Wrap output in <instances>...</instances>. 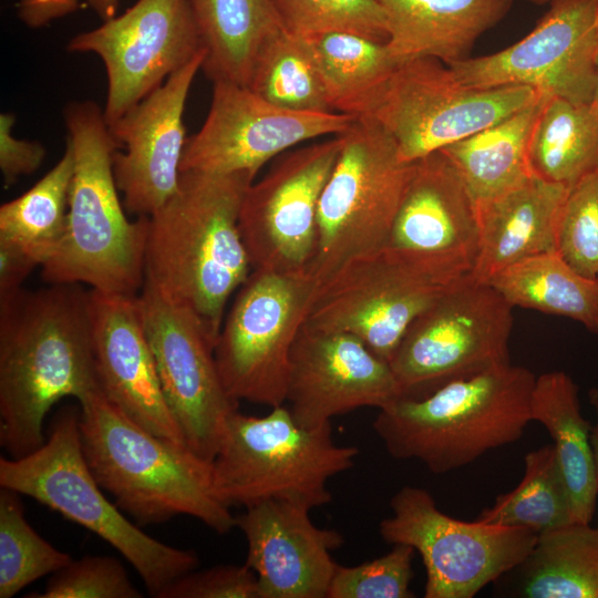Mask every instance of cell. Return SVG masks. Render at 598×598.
<instances>
[{
	"label": "cell",
	"mask_w": 598,
	"mask_h": 598,
	"mask_svg": "<svg viewBox=\"0 0 598 598\" xmlns=\"http://www.w3.org/2000/svg\"><path fill=\"white\" fill-rule=\"evenodd\" d=\"M163 394L187 446L213 462L238 401L226 391L199 319L144 280L137 293Z\"/></svg>",
	"instance_id": "cell-14"
},
{
	"label": "cell",
	"mask_w": 598,
	"mask_h": 598,
	"mask_svg": "<svg viewBox=\"0 0 598 598\" xmlns=\"http://www.w3.org/2000/svg\"><path fill=\"white\" fill-rule=\"evenodd\" d=\"M20 494L0 489V598H11L33 581L53 575L73 559L29 524Z\"/></svg>",
	"instance_id": "cell-36"
},
{
	"label": "cell",
	"mask_w": 598,
	"mask_h": 598,
	"mask_svg": "<svg viewBox=\"0 0 598 598\" xmlns=\"http://www.w3.org/2000/svg\"><path fill=\"white\" fill-rule=\"evenodd\" d=\"M513 307L471 275L451 286L409 327L390 365L402 396L511 363Z\"/></svg>",
	"instance_id": "cell-11"
},
{
	"label": "cell",
	"mask_w": 598,
	"mask_h": 598,
	"mask_svg": "<svg viewBox=\"0 0 598 598\" xmlns=\"http://www.w3.org/2000/svg\"><path fill=\"white\" fill-rule=\"evenodd\" d=\"M63 116L74 162L68 223L42 277L135 296L145 280L148 217L131 221L124 213L113 171L117 144L103 110L94 101H75Z\"/></svg>",
	"instance_id": "cell-3"
},
{
	"label": "cell",
	"mask_w": 598,
	"mask_h": 598,
	"mask_svg": "<svg viewBox=\"0 0 598 598\" xmlns=\"http://www.w3.org/2000/svg\"><path fill=\"white\" fill-rule=\"evenodd\" d=\"M455 282L385 246L348 261L321 282L305 324L352 333L390 363L412 322Z\"/></svg>",
	"instance_id": "cell-13"
},
{
	"label": "cell",
	"mask_w": 598,
	"mask_h": 598,
	"mask_svg": "<svg viewBox=\"0 0 598 598\" xmlns=\"http://www.w3.org/2000/svg\"><path fill=\"white\" fill-rule=\"evenodd\" d=\"M156 598H259L255 573L246 565L190 570L162 588Z\"/></svg>",
	"instance_id": "cell-41"
},
{
	"label": "cell",
	"mask_w": 598,
	"mask_h": 598,
	"mask_svg": "<svg viewBox=\"0 0 598 598\" xmlns=\"http://www.w3.org/2000/svg\"><path fill=\"white\" fill-rule=\"evenodd\" d=\"M524 461L525 471L519 484L498 495L476 520L526 528L537 535L575 522L553 444L529 451Z\"/></svg>",
	"instance_id": "cell-35"
},
{
	"label": "cell",
	"mask_w": 598,
	"mask_h": 598,
	"mask_svg": "<svg viewBox=\"0 0 598 598\" xmlns=\"http://www.w3.org/2000/svg\"><path fill=\"white\" fill-rule=\"evenodd\" d=\"M80 0H19V19L29 28L39 29L53 20L75 12Z\"/></svg>",
	"instance_id": "cell-44"
},
{
	"label": "cell",
	"mask_w": 598,
	"mask_h": 598,
	"mask_svg": "<svg viewBox=\"0 0 598 598\" xmlns=\"http://www.w3.org/2000/svg\"><path fill=\"white\" fill-rule=\"evenodd\" d=\"M597 4H598V0H597ZM597 22H598V12H597Z\"/></svg>",
	"instance_id": "cell-49"
},
{
	"label": "cell",
	"mask_w": 598,
	"mask_h": 598,
	"mask_svg": "<svg viewBox=\"0 0 598 598\" xmlns=\"http://www.w3.org/2000/svg\"><path fill=\"white\" fill-rule=\"evenodd\" d=\"M540 94L527 86L472 87L442 61L413 58L400 63L362 117L393 140L403 162L413 163L497 123Z\"/></svg>",
	"instance_id": "cell-10"
},
{
	"label": "cell",
	"mask_w": 598,
	"mask_h": 598,
	"mask_svg": "<svg viewBox=\"0 0 598 598\" xmlns=\"http://www.w3.org/2000/svg\"><path fill=\"white\" fill-rule=\"evenodd\" d=\"M90 291L94 357L102 393L148 432L187 445L162 391L137 295Z\"/></svg>",
	"instance_id": "cell-23"
},
{
	"label": "cell",
	"mask_w": 598,
	"mask_h": 598,
	"mask_svg": "<svg viewBox=\"0 0 598 598\" xmlns=\"http://www.w3.org/2000/svg\"><path fill=\"white\" fill-rule=\"evenodd\" d=\"M415 163L403 162L393 140L368 117L342 133L320 197L308 268L319 285L348 261L386 246Z\"/></svg>",
	"instance_id": "cell-8"
},
{
	"label": "cell",
	"mask_w": 598,
	"mask_h": 598,
	"mask_svg": "<svg viewBox=\"0 0 598 598\" xmlns=\"http://www.w3.org/2000/svg\"><path fill=\"white\" fill-rule=\"evenodd\" d=\"M597 12V0H554L516 43L448 66L472 87L527 86L575 104H590L598 87Z\"/></svg>",
	"instance_id": "cell-16"
},
{
	"label": "cell",
	"mask_w": 598,
	"mask_h": 598,
	"mask_svg": "<svg viewBox=\"0 0 598 598\" xmlns=\"http://www.w3.org/2000/svg\"><path fill=\"white\" fill-rule=\"evenodd\" d=\"M568 190L533 174L519 186L477 206L480 245L471 276L488 282L517 262L556 251Z\"/></svg>",
	"instance_id": "cell-24"
},
{
	"label": "cell",
	"mask_w": 598,
	"mask_h": 598,
	"mask_svg": "<svg viewBox=\"0 0 598 598\" xmlns=\"http://www.w3.org/2000/svg\"><path fill=\"white\" fill-rule=\"evenodd\" d=\"M478 245L477 208L453 164L441 151L416 161L386 246L454 282L472 274Z\"/></svg>",
	"instance_id": "cell-21"
},
{
	"label": "cell",
	"mask_w": 598,
	"mask_h": 598,
	"mask_svg": "<svg viewBox=\"0 0 598 598\" xmlns=\"http://www.w3.org/2000/svg\"><path fill=\"white\" fill-rule=\"evenodd\" d=\"M532 421L539 422L553 446L569 493L574 520L590 524L598 497L590 423L581 415L578 386L564 371L535 379L530 400Z\"/></svg>",
	"instance_id": "cell-27"
},
{
	"label": "cell",
	"mask_w": 598,
	"mask_h": 598,
	"mask_svg": "<svg viewBox=\"0 0 598 598\" xmlns=\"http://www.w3.org/2000/svg\"><path fill=\"white\" fill-rule=\"evenodd\" d=\"M38 266L37 260L20 246L0 239V298L22 289V283Z\"/></svg>",
	"instance_id": "cell-43"
},
{
	"label": "cell",
	"mask_w": 598,
	"mask_h": 598,
	"mask_svg": "<svg viewBox=\"0 0 598 598\" xmlns=\"http://www.w3.org/2000/svg\"><path fill=\"white\" fill-rule=\"evenodd\" d=\"M333 112L362 117L400 65L386 42L344 32L308 38Z\"/></svg>",
	"instance_id": "cell-30"
},
{
	"label": "cell",
	"mask_w": 598,
	"mask_h": 598,
	"mask_svg": "<svg viewBox=\"0 0 598 598\" xmlns=\"http://www.w3.org/2000/svg\"><path fill=\"white\" fill-rule=\"evenodd\" d=\"M86 462L115 504L138 525L194 517L218 534L236 527L217 496L213 462L187 445L162 439L127 417L101 390L79 401Z\"/></svg>",
	"instance_id": "cell-4"
},
{
	"label": "cell",
	"mask_w": 598,
	"mask_h": 598,
	"mask_svg": "<svg viewBox=\"0 0 598 598\" xmlns=\"http://www.w3.org/2000/svg\"><path fill=\"white\" fill-rule=\"evenodd\" d=\"M247 86L267 102L286 110L333 112L310 40L286 29L261 45Z\"/></svg>",
	"instance_id": "cell-34"
},
{
	"label": "cell",
	"mask_w": 598,
	"mask_h": 598,
	"mask_svg": "<svg viewBox=\"0 0 598 598\" xmlns=\"http://www.w3.org/2000/svg\"><path fill=\"white\" fill-rule=\"evenodd\" d=\"M589 402L596 411L597 421L594 426H591L590 432V443L594 455V464L597 480V489H598V384L592 386L588 393Z\"/></svg>",
	"instance_id": "cell-45"
},
{
	"label": "cell",
	"mask_w": 598,
	"mask_h": 598,
	"mask_svg": "<svg viewBox=\"0 0 598 598\" xmlns=\"http://www.w3.org/2000/svg\"><path fill=\"white\" fill-rule=\"evenodd\" d=\"M379 534L411 546L426 571L425 598H472L519 565L534 547L530 529L464 522L441 512L424 488L403 486L390 502Z\"/></svg>",
	"instance_id": "cell-12"
},
{
	"label": "cell",
	"mask_w": 598,
	"mask_h": 598,
	"mask_svg": "<svg viewBox=\"0 0 598 598\" xmlns=\"http://www.w3.org/2000/svg\"><path fill=\"white\" fill-rule=\"evenodd\" d=\"M122 563L112 556L89 555L72 559L51 575L42 592L29 598H141Z\"/></svg>",
	"instance_id": "cell-40"
},
{
	"label": "cell",
	"mask_w": 598,
	"mask_h": 598,
	"mask_svg": "<svg viewBox=\"0 0 598 598\" xmlns=\"http://www.w3.org/2000/svg\"><path fill=\"white\" fill-rule=\"evenodd\" d=\"M388 45L401 62L434 58L450 65L470 58L476 41L511 11L514 0H379Z\"/></svg>",
	"instance_id": "cell-25"
},
{
	"label": "cell",
	"mask_w": 598,
	"mask_h": 598,
	"mask_svg": "<svg viewBox=\"0 0 598 598\" xmlns=\"http://www.w3.org/2000/svg\"><path fill=\"white\" fill-rule=\"evenodd\" d=\"M509 592L524 598H598V527L573 522L538 534L513 568Z\"/></svg>",
	"instance_id": "cell-29"
},
{
	"label": "cell",
	"mask_w": 598,
	"mask_h": 598,
	"mask_svg": "<svg viewBox=\"0 0 598 598\" xmlns=\"http://www.w3.org/2000/svg\"><path fill=\"white\" fill-rule=\"evenodd\" d=\"M283 28L310 38L344 32L386 42L384 10L379 0H272Z\"/></svg>",
	"instance_id": "cell-37"
},
{
	"label": "cell",
	"mask_w": 598,
	"mask_h": 598,
	"mask_svg": "<svg viewBox=\"0 0 598 598\" xmlns=\"http://www.w3.org/2000/svg\"><path fill=\"white\" fill-rule=\"evenodd\" d=\"M213 81L248 84L261 45L285 29L272 0H188Z\"/></svg>",
	"instance_id": "cell-28"
},
{
	"label": "cell",
	"mask_w": 598,
	"mask_h": 598,
	"mask_svg": "<svg viewBox=\"0 0 598 598\" xmlns=\"http://www.w3.org/2000/svg\"><path fill=\"white\" fill-rule=\"evenodd\" d=\"M488 283L513 308L569 318L598 332V281L577 272L557 251L517 262Z\"/></svg>",
	"instance_id": "cell-31"
},
{
	"label": "cell",
	"mask_w": 598,
	"mask_h": 598,
	"mask_svg": "<svg viewBox=\"0 0 598 598\" xmlns=\"http://www.w3.org/2000/svg\"><path fill=\"white\" fill-rule=\"evenodd\" d=\"M342 134L281 154L245 193L239 230L252 269L308 271L317 243L322 190Z\"/></svg>",
	"instance_id": "cell-17"
},
{
	"label": "cell",
	"mask_w": 598,
	"mask_h": 598,
	"mask_svg": "<svg viewBox=\"0 0 598 598\" xmlns=\"http://www.w3.org/2000/svg\"><path fill=\"white\" fill-rule=\"evenodd\" d=\"M120 1L121 0H87V3L102 21H105L116 16Z\"/></svg>",
	"instance_id": "cell-46"
},
{
	"label": "cell",
	"mask_w": 598,
	"mask_h": 598,
	"mask_svg": "<svg viewBox=\"0 0 598 598\" xmlns=\"http://www.w3.org/2000/svg\"><path fill=\"white\" fill-rule=\"evenodd\" d=\"M390 363L352 333L303 323L293 343L286 402L302 426L317 427L360 409H382L401 398Z\"/></svg>",
	"instance_id": "cell-20"
},
{
	"label": "cell",
	"mask_w": 598,
	"mask_h": 598,
	"mask_svg": "<svg viewBox=\"0 0 598 598\" xmlns=\"http://www.w3.org/2000/svg\"><path fill=\"white\" fill-rule=\"evenodd\" d=\"M96 390L91 291L49 283L0 298V445L10 457L44 443L55 403Z\"/></svg>",
	"instance_id": "cell-1"
},
{
	"label": "cell",
	"mask_w": 598,
	"mask_h": 598,
	"mask_svg": "<svg viewBox=\"0 0 598 598\" xmlns=\"http://www.w3.org/2000/svg\"><path fill=\"white\" fill-rule=\"evenodd\" d=\"M529 3H533V4H536V6H544V4H549L551 1L554 0H525Z\"/></svg>",
	"instance_id": "cell-48"
},
{
	"label": "cell",
	"mask_w": 598,
	"mask_h": 598,
	"mask_svg": "<svg viewBox=\"0 0 598 598\" xmlns=\"http://www.w3.org/2000/svg\"><path fill=\"white\" fill-rule=\"evenodd\" d=\"M310 508L265 501L236 516L248 545L246 565L255 573L259 598H327L337 563L331 553L342 535L316 526Z\"/></svg>",
	"instance_id": "cell-22"
},
{
	"label": "cell",
	"mask_w": 598,
	"mask_h": 598,
	"mask_svg": "<svg viewBox=\"0 0 598 598\" xmlns=\"http://www.w3.org/2000/svg\"><path fill=\"white\" fill-rule=\"evenodd\" d=\"M206 51L110 124L117 150L113 171L125 210L148 217L177 190L186 145L184 111Z\"/></svg>",
	"instance_id": "cell-19"
},
{
	"label": "cell",
	"mask_w": 598,
	"mask_h": 598,
	"mask_svg": "<svg viewBox=\"0 0 598 598\" xmlns=\"http://www.w3.org/2000/svg\"><path fill=\"white\" fill-rule=\"evenodd\" d=\"M357 118L286 110L246 85L215 81L206 120L186 141L181 173H246L255 179L272 158L310 140L342 134Z\"/></svg>",
	"instance_id": "cell-18"
},
{
	"label": "cell",
	"mask_w": 598,
	"mask_h": 598,
	"mask_svg": "<svg viewBox=\"0 0 598 598\" xmlns=\"http://www.w3.org/2000/svg\"><path fill=\"white\" fill-rule=\"evenodd\" d=\"M556 251L577 272L598 281V168L569 188Z\"/></svg>",
	"instance_id": "cell-38"
},
{
	"label": "cell",
	"mask_w": 598,
	"mask_h": 598,
	"mask_svg": "<svg viewBox=\"0 0 598 598\" xmlns=\"http://www.w3.org/2000/svg\"><path fill=\"white\" fill-rule=\"evenodd\" d=\"M359 450L334 442L331 423L306 427L285 405L262 416L235 411L213 461L214 488L228 507L285 501L327 505L328 483L353 467Z\"/></svg>",
	"instance_id": "cell-7"
},
{
	"label": "cell",
	"mask_w": 598,
	"mask_h": 598,
	"mask_svg": "<svg viewBox=\"0 0 598 598\" xmlns=\"http://www.w3.org/2000/svg\"><path fill=\"white\" fill-rule=\"evenodd\" d=\"M318 286L308 271L251 270L236 291L214 349L234 400L285 404L291 350Z\"/></svg>",
	"instance_id": "cell-9"
},
{
	"label": "cell",
	"mask_w": 598,
	"mask_h": 598,
	"mask_svg": "<svg viewBox=\"0 0 598 598\" xmlns=\"http://www.w3.org/2000/svg\"><path fill=\"white\" fill-rule=\"evenodd\" d=\"M66 50L97 55L106 71L103 109L114 123L204 50L188 0H137L74 35Z\"/></svg>",
	"instance_id": "cell-15"
},
{
	"label": "cell",
	"mask_w": 598,
	"mask_h": 598,
	"mask_svg": "<svg viewBox=\"0 0 598 598\" xmlns=\"http://www.w3.org/2000/svg\"><path fill=\"white\" fill-rule=\"evenodd\" d=\"M254 181L246 173L182 172L176 193L148 216L145 280L192 311L214 347L227 302L252 270L239 213Z\"/></svg>",
	"instance_id": "cell-2"
},
{
	"label": "cell",
	"mask_w": 598,
	"mask_h": 598,
	"mask_svg": "<svg viewBox=\"0 0 598 598\" xmlns=\"http://www.w3.org/2000/svg\"><path fill=\"white\" fill-rule=\"evenodd\" d=\"M597 66H598V44H597V55H596ZM591 109L598 115V87L596 90L595 96L590 103Z\"/></svg>",
	"instance_id": "cell-47"
},
{
	"label": "cell",
	"mask_w": 598,
	"mask_h": 598,
	"mask_svg": "<svg viewBox=\"0 0 598 598\" xmlns=\"http://www.w3.org/2000/svg\"><path fill=\"white\" fill-rule=\"evenodd\" d=\"M532 173L571 188L598 168V115L590 104L546 96L529 145Z\"/></svg>",
	"instance_id": "cell-32"
},
{
	"label": "cell",
	"mask_w": 598,
	"mask_h": 598,
	"mask_svg": "<svg viewBox=\"0 0 598 598\" xmlns=\"http://www.w3.org/2000/svg\"><path fill=\"white\" fill-rule=\"evenodd\" d=\"M535 379L524 367L497 365L423 396H401L379 410L372 426L392 457L447 473L523 436Z\"/></svg>",
	"instance_id": "cell-5"
},
{
	"label": "cell",
	"mask_w": 598,
	"mask_h": 598,
	"mask_svg": "<svg viewBox=\"0 0 598 598\" xmlns=\"http://www.w3.org/2000/svg\"><path fill=\"white\" fill-rule=\"evenodd\" d=\"M74 162L71 146L31 188L0 207V239L12 241L43 266L66 229Z\"/></svg>",
	"instance_id": "cell-33"
},
{
	"label": "cell",
	"mask_w": 598,
	"mask_h": 598,
	"mask_svg": "<svg viewBox=\"0 0 598 598\" xmlns=\"http://www.w3.org/2000/svg\"><path fill=\"white\" fill-rule=\"evenodd\" d=\"M414 549L395 544L385 555L357 566L337 565L327 598H412Z\"/></svg>",
	"instance_id": "cell-39"
},
{
	"label": "cell",
	"mask_w": 598,
	"mask_h": 598,
	"mask_svg": "<svg viewBox=\"0 0 598 598\" xmlns=\"http://www.w3.org/2000/svg\"><path fill=\"white\" fill-rule=\"evenodd\" d=\"M547 95L441 152L453 164L476 207L526 182L532 175L529 145Z\"/></svg>",
	"instance_id": "cell-26"
},
{
	"label": "cell",
	"mask_w": 598,
	"mask_h": 598,
	"mask_svg": "<svg viewBox=\"0 0 598 598\" xmlns=\"http://www.w3.org/2000/svg\"><path fill=\"white\" fill-rule=\"evenodd\" d=\"M0 486L35 499L109 543L133 566L153 597L198 566L193 550L147 535L103 494L83 453L80 408H62L48 439L34 452L1 457Z\"/></svg>",
	"instance_id": "cell-6"
},
{
	"label": "cell",
	"mask_w": 598,
	"mask_h": 598,
	"mask_svg": "<svg viewBox=\"0 0 598 598\" xmlns=\"http://www.w3.org/2000/svg\"><path fill=\"white\" fill-rule=\"evenodd\" d=\"M16 121L11 112L0 114V169L4 187L38 171L45 157V148L41 143L14 136Z\"/></svg>",
	"instance_id": "cell-42"
}]
</instances>
